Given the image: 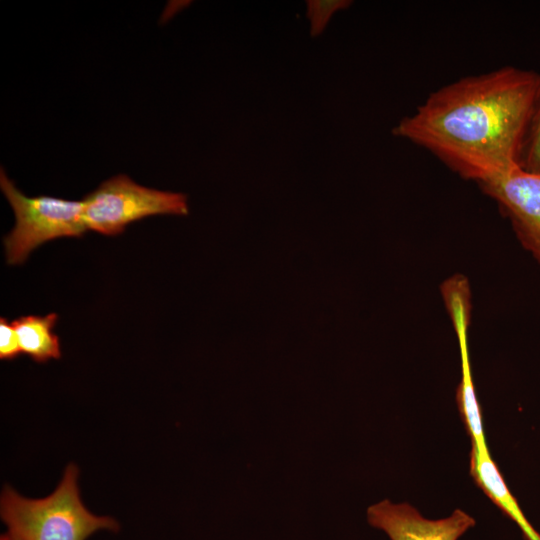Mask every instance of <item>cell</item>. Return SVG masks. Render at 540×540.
I'll return each mask as SVG.
<instances>
[{"label":"cell","mask_w":540,"mask_h":540,"mask_svg":"<svg viewBox=\"0 0 540 540\" xmlns=\"http://www.w3.org/2000/svg\"><path fill=\"white\" fill-rule=\"evenodd\" d=\"M540 74L514 66L462 77L431 92L393 128L479 187L520 168Z\"/></svg>","instance_id":"cell-1"},{"label":"cell","mask_w":540,"mask_h":540,"mask_svg":"<svg viewBox=\"0 0 540 540\" xmlns=\"http://www.w3.org/2000/svg\"><path fill=\"white\" fill-rule=\"evenodd\" d=\"M78 468L70 463L57 488L47 497L30 499L6 486L0 515L11 540H86L100 530L116 532L118 522L90 512L82 503Z\"/></svg>","instance_id":"cell-2"},{"label":"cell","mask_w":540,"mask_h":540,"mask_svg":"<svg viewBox=\"0 0 540 540\" xmlns=\"http://www.w3.org/2000/svg\"><path fill=\"white\" fill-rule=\"evenodd\" d=\"M0 188L15 216V225L3 239L6 261L24 263L30 253L45 242L63 237H81L87 231L82 201L53 196L29 197L0 171Z\"/></svg>","instance_id":"cell-3"},{"label":"cell","mask_w":540,"mask_h":540,"mask_svg":"<svg viewBox=\"0 0 540 540\" xmlns=\"http://www.w3.org/2000/svg\"><path fill=\"white\" fill-rule=\"evenodd\" d=\"M81 201L87 229L107 236L145 217L189 214L186 194L145 187L125 174L105 180Z\"/></svg>","instance_id":"cell-4"},{"label":"cell","mask_w":540,"mask_h":540,"mask_svg":"<svg viewBox=\"0 0 540 540\" xmlns=\"http://www.w3.org/2000/svg\"><path fill=\"white\" fill-rule=\"evenodd\" d=\"M480 188L497 203L521 246L540 265V173L520 167Z\"/></svg>","instance_id":"cell-5"},{"label":"cell","mask_w":540,"mask_h":540,"mask_svg":"<svg viewBox=\"0 0 540 540\" xmlns=\"http://www.w3.org/2000/svg\"><path fill=\"white\" fill-rule=\"evenodd\" d=\"M367 521L385 532L391 540H458L475 519L461 509L442 519H427L408 503L395 504L388 499L367 509Z\"/></svg>","instance_id":"cell-6"},{"label":"cell","mask_w":540,"mask_h":540,"mask_svg":"<svg viewBox=\"0 0 540 540\" xmlns=\"http://www.w3.org/2000/svg\"><path fill=\"white\" fill-rule=\"evenodd\" d=\"M443 302L456 334L460 362L461 380L456 391V402L471 443L487 446L483 428L482 412L473 382L468 352V330L471 323L472 294L464 287H454L443 295Z\"/></svg>","instance_id":"cell-7"},{"label":"cell","mask_w":540,"mask_h":540,"mask_svg":"<svg viewBox=\"0 0 540 540\" xmlns=\"http://www.w3.org/2000/svg\"><path fill=\"white\" fill-rule=\"evenodd\" d=\"M469 471L474 482L486 496L516 525L525 540H540V533L524 515L517 500L509 491L488 446L471 443Z\"/></svg>","instance_id":"cell-8"},{"label":"cell","mask_w":540,"mask_h":540,"mask_svg":"<svg viewBox=\"0 0 540 540\" xmlns=\"http://www.w3.org/2000/svg\"><path fill=\"white\" fill-rule=\"evenodd\" d=\"M57 320L55 313L21 316L13 320L11 323L17 332L22 353L37 363L60 359V339L53 331Z\"/></svg>","instance_id":"cell-9"},{"label":"cell","mask_w":540,"mask_h":540,"mask_svg":"<svg viewBox=\"0 0 540 540\" xmlns=\"http://www.w3.org/2000/svg\"><path fill=\"white\" fill-rule=\"evenodd\" d=\"M520 167L526 172L540 173V85L522 148Z\"/></svg>","instance_id":"cell-10"},{"label":"cell","mask_w":540,"mask_h":540,"mask_svg":"<svg viewBox=\"0 0 540 540\" xmlns=\"http://www.w3.org/2000/svg\"><path fill=\"white\" fill-rule=\"evenodd\" d=\"M350 0H308L307 18L310 21V35L319 36L325 30L333 14L352 5Z\"/></svg>","instance_id":"cell-11"},{"label":"cell","mask_w":540,"mask_h":540,"mask_svg":"<svg viewBox=\"0 0 540 540\" xmlns=\"http://www.w3.org/2000/svg\"><path fill=\"white\" fill-rule=\"evenodd\" d=\"M22 353L17 332L5 317L0 318V359L13 360Z\"/></svg>","instance_id":"cell-12"},{"label":"cell","mask_w":540,"mask_h":540,"mask_svg":"<svg viewBox=\"0 0 540 540\" xmlns=\"http://www.w3.org/2000/svg\"><path fill=\"white\" fill-rule=\"evenodd\" d=\"M0 540H11V539H10L9 536L5 533V534H2V535H1Z\"/></svg>","instance_id":"cell-13"}]
</instances>
